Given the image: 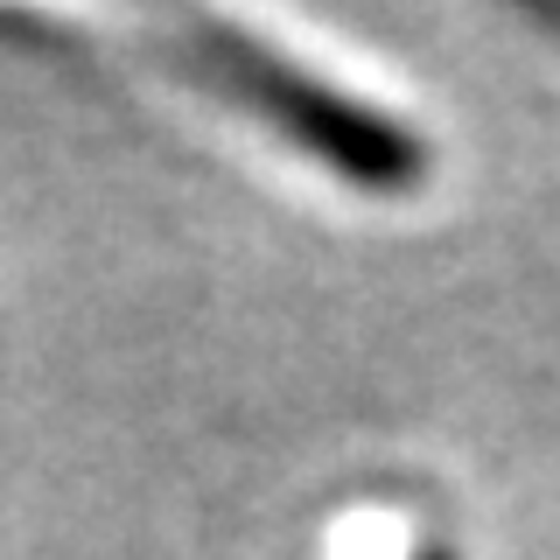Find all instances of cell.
<instances>
[{"mask_svg":"<svg viewBox=\"0 0 560 560\" xmlns=\"http://www.w3.org/2000/svg\"><path fill=\"white\" fill-rule=\"evenodd\" d=\"M175 28H183V63L189 70H203L218 92H232V98L253 105V113H267L273 127H288L337 175L372 183V189H407L420 175V148L407 133L385 127L364 105H350L343 92H329V84H315L308 70L267 57V49H253L245 35L218 28V22H175Z\"/></svg>","mask_w":560,"mask_h":560,"instance_id":"obj_1","label":"cell"}]
</instances>
